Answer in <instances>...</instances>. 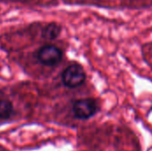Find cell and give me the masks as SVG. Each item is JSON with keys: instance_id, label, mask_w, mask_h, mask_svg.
<instances>
[{"instance_id": "obj_1", "label": "cell", "mask_w": 152, "mask_h": 151, "mask_svg": "<svg viewBox=\"0 0 152 151\" xmlns=\"http://www.w3.org/2000/svg\"><path fill=\"white\" fill-rule=\"evenodd\" d=\"M86 78L84 68L78 63L68 66L61 74L62 83L69 88H76L82 85Z\"/></svg>"}, {"instance_id": "obj_2", "label": "cell", "mask_w": 152, "mask_h": 151, "mask_svg": "<svg viewBox=\"0 0 152 151\" xmlns=\"http://www.w3.org/2000/svg\"><path fill=\"white\" fill-rule=\"evenodd\" d=\"M73 113L76 118L86 120L93 117L99 110L97 101L93 98L77 100L73 104Z\"/></svg>"}, {"instance_id": "obj_3", "label": "cell", "mask_w": 152, "mask_h": 151, "mask_svg": "<svg viewBox=\"0 0 152 151\" xmlns=\"http://www.w3.org/2000/svg\"><path fill=\"white\" fill-rule=\"evenodd\" d=\"M37 59L44 65L53 66L61 61L62 51L55 45H45L37 52Z\"/></svg>"}, {"instance_id": "obj_4", "label": "cell", "mask_w": 152, "mask_h": 151, "mask_svg": "<svg viewBox=\"0 0 152 151\" xmlns=\"http://www.w3.org/2000/svg\"><path fill=\"white\" fill-rule=\"evenodd\" d=\"M61 33V27L56 23L48 24L43 30V37L48 40H53L58 37Z\"/></svg>"}, {"instance_id": "obj_5", "label": "cell", "mask_w": 152, "mask_h": 151, "mask_svg": "<svg viewBox=\"0 0 152 151\" xmlns=\"http://www.w3.org/2000/svg\"><path fill=\"white\" fill-rule=\"evenodd\" d=\"M13 113V106L8 100H0V118L7 119Z\"/></svg>"}, {"instance_id": "obj_6", "label": "cell", "mask_w": 152, "mask_h": 151, "mask_svg": "<svg viewBox=\"0 0 152 151\" xmlns=\"http://www.w3.org/2000/svg\"><path fill=\"white\" fill-rule=\"evenodd\" d=\"M151 110H152V107H151Z\"/></svg>"}]
</instances>
